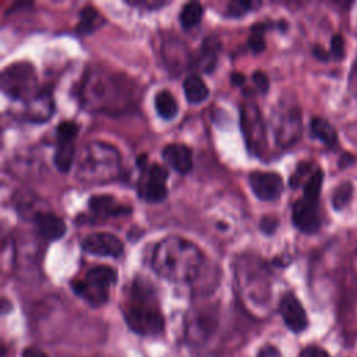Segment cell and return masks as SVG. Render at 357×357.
<instances>
[{
    "label": "cell",
    "instance_id": "cell-1",
    "mask_svg": "<svg viewBox=\"0 0 357 357\" xmlns=\"http://www.w3.org/2000/svg\"><path fill=\"white\" fill-rule=\"evenodd\" d=\"M79 99L86 109L95 112H123L135 102V86L121 74L93 70L81 82Z\"/></svg>",
    "mask_w": 357,
    "mask_h": 357
},
{
    "label": "cell",
    "instance_id": "cell-2",
    "mask_svg": "<svg viewBox=\"0 0 357 357\" xmlns=\"http://www.w3.org/2000/svg\"><path fill=\"white\" fill-rule=\"evenodd\" d=\"M202 265L201 250L187 238L167 236L156 243L152 252L153 271L166 280L185 283L194 280Z\"/></svg>",
    "mask_w": 357,
    "mask_h": 357
},
{
    "label": "cell",
    "instance_id": "cell-3",
    "mask_svg": "<svg viewBox=\"0 0 357 357\" xmlns=\"http://www.w3.org/2000/svg\"><path fill=\"white\" fill-rule=\"evenodd\" d=\"M123 315L130 329L138 335L153 336L163 329V315L152 287L144 280H134L126 301Z\"/></svg>",
    "mask_w": 357,
    "mask_h": 357
},
{
    "label": "cell",
    "instance_id": "cell-4",
    "mask_svg": "<svg viewBox=\"0 0 357 357\" xmlns=\"http://www.w3.org/2000/svg\"><path fill=\"white\" fill-rule=\"evenodd\" d=\"M120 172V152L110 144L100 141L88 142L78 155L77 177L84 183H107L114 180Z\"/></svg>",
    "mask_w": 357,
    "mask_h": 357
},
{
    "label": "cell",
    "instance_id": "cell-5",
    "mask_svg": "<svg viewBox=\"0 0 357 357\" xmlns=\"http://www.w3.org/2000/svg\"><path fill=\"white\" fill-rule=\"evenodd\" d=\"M117 272L107 265H96L86 271L82 279L71 282L73 291L92 307L103 305L109 298V289L116 283Z\"/></svg>",
    "mask_w": 357,
    "mask_h": 357
},
{
    "label": "cell",
    "instance_id": "cell-6",
    "mask_svg": "<svg viewBox=\"0 0 357 357\" xmlns=\"http://www.w3.org/2000/svg\"><path fill=\"white\" fill-rule=\"evenodd\" d=\"M0 86L7 96L14 100H24L25 103L40 91L38 89L35 67L28 61L8 64L1 71Z\"/></svg>",
    "mask_w": 357,
    "mask_h": 357
},
{
    "label": "cell",
    "instance_id": "cell-7",
    "mask_svg": "<svg viewBox=\"0 0 357 357\" xmlns=\"http://www.w3.org/2000/svg\"><path fill=\"white\" fill-rule=\"evenodd\" d=\"M273 138L278 146L289 148L301 137V112L297 105H280L273 112Z\"/></svg>",
    "mask_w": 357,
    "mask_h": 357
},
{
    "label": "cell",
    "instance_id": "cell-8",
    "mask_svg": "<svg viewBox=\"0 0 357 357\" xmlns=\"http://www.w3.org/2000/svg\"><path fill=\"white\" fill-rule=\"evenodd\" d=\"M241 128L244 132V139L251 152L261 153L265 145V123L259 113L258 106L248 102L241 106Z\"/></svg>",
    "mask_w": 357,
    "mask_h": 357
},
{
    "label": "cell",
    "instance_id": "cell-9",
    "mask_svg": "<svg viewBox=\"0 0 357 357\" xmlns=\"http://www.w3.org/2000/svg\"><path fill=\"white\" fill-rule=\"evenodd\" d=\"M169 172L160 165H149L142 170L141 180L138 183V195L148 202H160L167 197Z\"/></svg>",
    "mask_w": 357,
    "mask_h": 357
},
{
    "label": "cell",
    "instance_id": "cell-10",
    "mask_svg": "<svg viewBox=\"0 0 357 357\" xmlns=\"http://www.w3.org/2000/svg\"><path fill=\"white\" fill-rule=\"evenodd\" d=\"M291 222L294 227L305 234L317 233L321 227L318 201H311L304 197L298 198L291 205Z\"/></svg>",
    "mask_w": 357,
    "mask_h": 357
},
{
    "label": "cell",
    "instance_id": "cell-11",
    "mask_svg": "<svg viewBox=\"0 0 357 357\" xmlns=\"http://www.w3.org/2000/svg\"><path fill=\"white\" fill-rule=\"evenodd\" d=\"M81 247L84 251L99 257L119 258L124 252V245L121 240L117 236L106 231L88 234L81 241Z\"/></svg>",
    "mask_w": 357,
    "mask_h": 357
},
{
    "label": "cell",
    "instance_id": "cell-12",
    "mask_svg": "<svg viewBox=\"0 0 357 357\" xmlns=\"http://www.w3.org/2000/svg\"><path fill=\"white\" fill-rule=\"evenodd\" d=\"M248 183L255 197L262 201H275L283 192V180L275 172H251Z\"/></svg>",
    "mask_w": 357,
    "mask_h": 357
},
{
    "label": "cell",
    "instance_id": "cell-13",
    "mask_svg": "<svg viewBox=\"0 0 357 357\" xmlns=\"http://www.w3.org/2000/svg\"><path fill=\"white\" fill-rule=\"evenodd\" d=\"M279 312L284 325L294 333L303 332L308 325L304 307L293 293H286L279 303Z\"/></svg>",
    "mask_w": 357,
    "mask_h": 357
},
{
    "label": "cell",
    "instance_id": "cell-14",
    "mask_svg": "<svg viewBox=\"0 0 357 357\" xmlns=\"http://www.w3.org/2000/svg\"><path fill=\"white\" fill-rule=\"evenodd\" d=\"M54 112V100L50 91L42 89L25 103L24 119L31 123H45Z\"/></svg>",
    "mask_w": 357,
    "mask_h": 357
},
{
    "label": "cell",
    "instance_id": "cell-15",
    "mask_svg": "<svg viewBox=\"0 0 357 357\" xmlns=\"http://www.w3.org/2000/svg\"><path fill=\"white\" fill-rule=\"evenodd\" d=\"M89 209L100 216V218H116V216H126L132 212L130 205L119 202L114 197L106 194H96L88 199Z\"/></svg>",
    "mask_w": 357,
    "mask_h": 357
},
{
    "label": "cell",
    "instance_id": "cell-16",
    "mask_svg": "<svg viewBox=\"0 0 357 357\" xmlns=\"http://www.w3.org/2000/svg\"><path fill=\"white\" fill-rule=\"evenodd\" d=\"M33 223L38 234L47 241L59 240L66 233L64 220L52 212H43V211L36 212L33 215Z\"/></svg>",
    "mask_w": 357,
    "mask_h": 357
},
{
    "label": "cell",
    "instance_id": "cell-17",
    "mask_svg": "<svg viewBox=\"0 0 357 357\" xmlns=\"http://www.w3.org/2000/svg\"><path fill=\"white\" fill-rule=\"evenodd\" d=\"M162 156L165 162L180 174H187L192 169V153L187 145L169 144L163 148Z\"/></svg>",
    "mask_w": 357,
    "mask_h": 357
},
{
    "label": "cell",
    "instance_id": "cell-18",
    "mask_svg": "<svg viewBox=\"0 0 357 357\" xmlns=\"http://www.w3.org/2000/svg\"><path fill=\"white\" fill-rule=\"evenodd\" d=\"M311 135L321 141L326 148L336 149L339 145V137L336 128L332 126L331 121L321 116H315L310 121Z\"/></svg>",
    "mask_w": 357,
    "mask_h": 357
},
{
    "label": "cell",
    "instance_id": "cell-19",
    "mask_svg": "<svg viewBox=\"0 0 357 357\" xmlns=\"http://www.w3.org/2000/svg\"><path fill=\"white\" fill-rule=\"evenodd\" d=\"M218 50H219V42L215 38L205 39L198 56H195V60H194L195 67L204 73L213 71L218 60Z\"/></svg>",
    "mask_w": 357,
    "mask_h": 357
},
{
    "label": "cell",
    "instance_id": "cell-20",
    "mask_svg": "<svg viewBox=\"0 0 357 357\" xmlns=\"http://www.w3.org/2000/svg\"><path fill=\"white\" fill-rule=\"evenodd\" d=\"M105 24L103 15L93 6H84L79 10V21L77 25V32L81 35H89L99 29Z\"/></svg>",
    "mask_w": 357,
    "mask_h": 357
},
{
    "label": "cell",
    "instance_id": "cell-21",
    "mask_svg": "<svg viewBox=\"0 0 357 357\" xmlns=\"http://www.w3.org/2000/svg\"><path fill=\"white\" fill-rule=\"evenodd\" d=\"M183 89L190 103H201L209 96V89L198 74H190L183 82Z\"/></svg>",
    "mask_w": 357,
    "mask_h": 357
},
{
    "label": "cell",
    "instance_id": "cell-22",
    "mask_svg": "<svg viewBox=\"0 0 357 357\" xmlns=\"http://www.w3.org/2000/svg\"><path fill=\"white\" fill-rule=\"evenodd\" d=\"M74 156H75L74 141H57L53 162L60 172L66 173L70 170L74 162Z\"/></svg>",
    "mask_w": 357,
    "mask_h": 357
},
{
    "label": "cell",
    "instance_id": "cell-23",
    "mask_svg": "<svg viewBox=\"0 0 357 357\" xmlns=\"http://www.w3.org/2000/svg\"><path fill=\"white\" fill-rule=\"evenodd\" d=\"M155 109L162 119L172 120L178 112V105L167 89H162L155 96Z\"/></svg>",
    "mask_w": 357,
    "mask_h": 357
},
{
    "label": "cell",
    "instance_id": "cell-24",
    "mask_svg": "<svg viewBox=\"0 0 357 357\" xmlns=\"http://www.w3.org/2000/svg\"><path fill=\"white\" fill-rule=\"evenodd\" d=\"M354 194V187L353 183L349 180L340 181L332 191V197H331V204L333 206L335 211L340 212L343 211L351 201Z\"/></svg>",
    "mask_w": 357,
    "mask_h": 357
},
{
    "label": "cell",
    "instance_id": "cell-25",
    "mask_svg": "<svg viewBox=\"0 0 357 357\" xmlns=\"http://www.w3.org/2000/svg\"><path fill=\"white\" fill-rule=\"evenodd\" d=\"M202 15H204V7L199 3H197V1L187 3L183 6L180 15H178L180 25L184 29H191L199 22Z\"/></svg>",
    "mask_w": 357,
    "mask_h": 357
},
{
    "label": "cell",
    "instance_id": "cell-26",
    "mask_svg": "<svg viewBox=\"0 0 357 357\" xmlns=\"http://www.w3.org/2000/svg\"><path fill=\"white\" fill-rule=\"evenodd\" d=\"M322 183H324V172L322 169L317 167L303 185V197L311 201H319Z\"/></svg>",
    "mask_w": 357,
    "mask_h": 357
},
{
    "label": "cell",
    "instance_id": "cell-27",
    "mask_svg": "<svg viewBox=\"0 0 357 357\" xmlns=\"http://www.w3.org/2000/svg\"><path fill=\"white\" fill-rule=\"evenodd\" d=\"M268 24L258 22L251 28V35L248 36V47L254 54H259L265 49V38L264 31L268 29Z\"/></svg>",
    "mask_w": 357,
    "mask_h": 357
},
{
    "label": "cell",
    "instance_id": "cell-28",
    "mask_svg": "<svg viewBox=\"0 0 357 357\" xmlns=\"http://www.w3.org/2000/svg\"><path fill=\"white\" fill-rule=\"evenodd\" d=\"M258 6H261V3L245 1V0H234V1H230L227 4L225 15L230 17V18H238V17H243L244 14H247L248 11H251L252 8H257Z\"/></svg>",
    "mask_w": 357,
    "mask_h": 357
},
{
    "label": "cell",
    "instance_id": "cell-29",
    "mask_svg": "<svg viewBox=\"0 0 357 357\" xmlns=\"http://www.w3.org/2000/svg\"><path fill=\"white\" fill-rule=\"evenodd\" d=\"M331 59L339 61L343 60L346 56V40L340 33H335L331 38V46H329Z\"/></svg>",
    "mask_w": 357,
    "mask_h": 357
},
{
    "label": "cell",
    "instance_id": "cell-30",
    "mask_svg": "<svg viewBox=\"0 0 357 357\" xmlns=\"http://www.w3.org/2000/svg\"><path fill=\"white\" fill-rule=\"evenodd\" d=\"M57 141H74L78 132V126L73 121H61L57 128Z\"/></svg>",
    "mask_w": 357,
    "mask_h": 357
},
{
    "label": "cell",
    "instance_id": "cell-31",
    "mask_svg": "<svg viewBox=\"0 0 357 357\" xmlns=\"http://www.w3.org/2000/svg\"><path fill=\"white\" fill-rule=\"evenodd\" d=\"M310 170H311V163H308V162H301V163H298L297 167H296V170H294V173H293V174L290 176V178H289V185H290L291 188L300 187L303 178L310 173Z\"/></svg>",
    "mask_w": 357,
    "mask_h": 357
},
{
    "label": "cell",
    "instance_id": "cell-32",
    "mask_svg": "<svg viewBox=\"0 0 357 357\" xmlns=\"http://www.w3.org/2000/svg\"><path fill=\"white\" fill-rule=\"evenodd\" d=\"M279 226V219L273 215H268V216H264L259 222V229L265 233V234H272Z\"/></svg>",
    "mask_w": 357,
    "mask_h": 357
},
{
    "label": "cell",
    "instance_id": "cell-33",
    "mask_svg": "<svg viewBox=\"0 0 357 357\" xmlns=\"http://www.w3.org/2000/svg\"><path fill=\"white\" fill-rule=\"evenodd\" d=\"M252 81H254V84H255V86H257V89L259 92H262V93L268 92V89H269V79H268L265 73L254 71L252 73Z\"/></svg>",
    "mask_w": 357,
    "mask_h": 357
},
{
    "label": "cell",
    "instance_id": "cell-34",
    "mask_svg": "<svg viewBox=\"0 0 357 357\" xmlns=\"http://www.w3.org/2000/svg\"><path fill=\"white\" fill-rule=\"evenodd\" d=\"M298 357H329V354L321 349V347H317V346H310V347H305Z\"/></svg>",
    "mask_w": 357,
    "mask_h": 357
},
{
    "label": "cell",
    "instance_id": "cell-35",
    "mask_svg": "<svg viewBox=\"0 0 357 357\" xmlns=\"http://www.w3.org/2000/svg\"><path fill=\"white\" fill-rule=\"evenodd\" d=\"M128 6H135V7H142V8H160L166 6V1H127Z\"/></svg>",
    "mask_w": 357,
    "mask_h": 357
},
{
    "label": "cell",
    "instance_id": "cell-36",
    "mask_svg": "<svg viewBox=\"0 0 357 357\" xmlns=\"http://www.w3.org/2000/svg\"><path fill=\"white\" fill-rule=\"evenodd\" d=\"M257 357H282V356H280V351L275 346L265 344L259 349Z\"/></svg>",
    "mask_w": 357,
    "mask_h": 357
},
{
    "label": "cell",
    "instance_id": "cell-37",
    "mask_svg": "<svg viewBox=\"0 0 357 357\" xmlns=\"http://www.w3.org/2000/svg\"><path fill=\"white\" fill-rule=\"evenodd\" d=\"M311 53H312V56H314L317 60H319V61H328V60L331 59L329 50H325V49H324L322 46H319V45H315V46L312 47Z\"/></svg>",
    "mask_w": 357,
    "mask_h": 357
},
{
    "label": "cell",
    "instance_id": "cell-38",
    "mask_svg": "<svg viewBox=\"0 0 357 357\" xmlns=\"http://www.w3.org/2000/svg\"><path fill=\"white\" fill-rule=\"evenodd\" d=\"M354 160H356L354 155H351L349 152H343L337 160V166H339V169H346V167L351 166L354 163Z\"/></svg>",
    "mask_w": 357,
    "mask_h": 357
},
{
    "label": "cell",
    "instance_id": "cell-39",
    "mask_svg": "<svg viewBox=\"0 0 357 357\" xmlns=\"http://www.w3.org/2000/svg\"><path fill=\"white\" fill-rule=\"evenodd\" d=\"M349 85H350V91L357 92V57L351 66V71H350V77H349Z\"/></svg>",
    "mask_w": 357,
    "mask_h": 357
},
{
    "label": "cell",
    "instance_id": "cell-40",
    "mask_svg": "<svg viewBox=\"0 0 357 357\" xmlns=\"http://www.w3.org/2000/svg\"><path fill=\"white\" fill-rule=\"evenodd\" d=\"M22 357H47L45 351H42L38 347H26L22 353Z\"/></svg>",
    "mask_w": 357,
    "mask_h": 357
},
{
    "label": "cell",
    "instance_id": "cell-41",
    "mask_svg": "<svg viewBox=\"0 0 357 357\" xmlns=\"http://www.w3.org/2000/svg\"><path fill=\"white\" fill-rule=\"evenodd\" d=\"M244 82H245V77H244V74L237 73V71L231 74V84H234V85L240 86V85H243Z\"/></svg>",
    "mask_w": 357,
    "mask_h": 357
}]
</instances>
